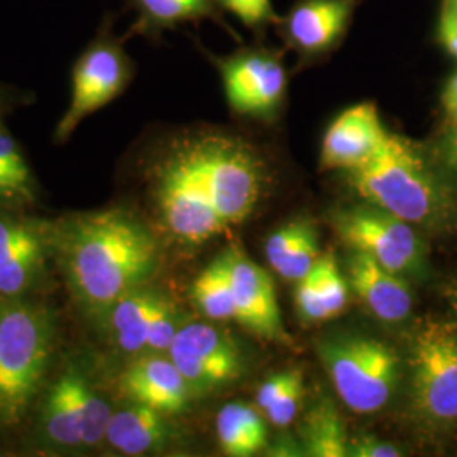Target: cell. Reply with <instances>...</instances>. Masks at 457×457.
<instances>
[{
	"instance_id": "35",
	"label": "cell",
	"mask_w": 457,
	"mask_h": 457,
	"mask_svg": "<svg viewBox=\"0 0 457 457\" xmlns=\"http://www.w3.org/2000/svg\"><path fill=\"white\" fill-rule=\"evenodd\" d=\"M268 456H305L303 445L302 442L295 441L290 436H283L278 439L277 444H273L271 447H268Z\"/></svg>"
},
{
	"instance_id": "19",
	"label": "cell",
	"mask_w": 457,
	"mask_h": 457,
	"mask_svg": "<svg viewBox=\"0 0 457 457\" xmlns=\"http://www.w3.org/2000/svg\"><path fill=\"white\" fill-rule=\"evenodd\" d=\"M173 439L170 415L129 402L114 409L104 445L119 456H147L163 453Z\"/></svg>"
},
{
	"instance_id": "33",
	"label": "cell",
	"mask_w": 457,
	"mask_h": 457,
	"mask_svg": "<svg viewBox=\"0 0 457 457\" xmlns=\"http://www.w3.org/2000/svg\"><path fill=\"white\" fill-rule=\"evenodd\" d=\"M441 104L447 131L457 132V70L447 79L442 88Z\"/></svg>"
},
{
	"instance_id": "8",
	"label": "cell",
	"mask_w": 457,
	"mask_h": 457,
	"mask_svg": "<svg viewBox=\"0 0 457 457\" xmlns=\"http://www.w3.org/2000/svg\"><path fill=\"white\" fill-rule=\"evenodd\" d=\"M222 80L228 109L256 120H275L288 94V71L283 49L264 41L241 46L228 56H217L200 46Z\"/></svg>"
},
{
	"instance_id": "34",
	"label": "cell",
	"mask_w": 457,
	"mask_h": 457,
	"mask_svg": "<svg viewBox=\"0 0 457 457\" xmlns=\"http://www.w3.org/2000/svg\"><path fill=\"white\" fill-rule=\"evenodd\" d=\"M439 158L442 164L457 179V132H449L444 136L439 146Z\"/></svg>"
},
{
	"instance_id": "23",
	"label": "cell",
	"mask_w": 457,
	"mask_h": 457,
	"mask_svg": "<svg viewBox=\"0 0 457 457\" xmlns=\"http://www.w3.org/2000/svg\"><path fill=\"white\" fill-rule=\"evenodd\" d=\"M37 181L26 154L0 114V205L26 209L33 205Z\"/></svg>"
},
{
	"instance_id": "28",
	"label": "cell",
	"mask_w": 457,
	"mask_h": 457,
	"mask_svg": "<svg viewBox=\"0 0 457 457\" xmlns=\"http://www.w3.org/2000/svg\"><path fill=\"white\" fill-rule=\"evenodd\" d=\"M305 395V385H303V373L300 370H294L292 379L283 388V392L278 395L273 403L264 410L268 420L277 427H288L295 420L302 400Z\"/></svg>"
},
{
	"instance_id": "1",
	"label": "cell",
	"mask_w": 457,
	"mask_h": 457,
	"mask_svg": "<svg viewBox=\"0 0 457 457\" xmlns=\"http://www.w3.org/2000/svg\"><path fill=\"white\" fill-rule=\"evenodd\" d=\"M146 175L166 234L180 245H200L253 213L270 168L262 149L241 134L190 128L147 147Z\"/></svg>"
},
{
	"instance_id": "3",
	"label": "cell",
	"mask_w": 457,
	"mask_h": 457,
	"mask_svg": "<svg viewBox=\"0 0 457 457\" xmlns=\"http://www.w3.org/2000/svg\"><path fill=\"white\" fill-rule=\"evenodd\" d=\"M358 195L415 228H441L453 212L445 183L422 147L390 131L375 156L347 173Z\"/></svg>"
},
{
	"instance_id": "14",
	"label": "cell",
	"mask_w": 457,
	"mask_h": 457,
	"mask_svg": "<svg viewBox=\"0 0 457 457\" xmlns=\"http://www.w3.org/2000/svg\"><path fill=\"white\" fill-rule=\"evenodd\" d=\"M234 298V320L256 337L278 344H290L278 305L273 279L237 247L226 251Z\"/></svg>"
},
{
	"instance_id": "12",
	"label": "cell",
	"mask_w": 457,
	"mask_h": 457,
	"mask_svg": "<svg viewBox=\"0 0 457 457\" xmlns=\"http://www.w3.org/2000/svg\"><path fill=\"white\" fill-rule=\"evenodd\" d=\"M166 354L185 376L194 395L228 386L245 371L237 343L226 330L207 322L183 324Z\"/></svg>"
},
{
	"instance_id": "26",
	"label": "cell",
	"mask_w": 457,
	"mask_h": 457,
	"mask_svg": "<svg viewBox=\"0 0 457 457\" xmlns=\"http://www.w3.org/2000/svg\"><path fill=\"white\" fill-rule=\"evenodd\" d=\"M217 5L254 34L256 41H264L268 29L279 19L271 0H217Z\"/></svg>"
},
{
	"instance_id": "4",
	"label": "cell",
	"mask_w": 457,
	"mask_h": 457,
	"mask_svg": "<svg viewBox=\"0 0 457 457\" xmlns=\"http://www.w3.org/2000/svg\"><path fill=\"white\" fill-rule=\"evenodd\" d=\"M56 341L54 312L31 300L0 298V427H14L46 385Z\"/></svg>"
},
{
	"instance_id": "5",
	"label": "cell",
	"mask_w": 457,
	"mask_h": 457,
	"mask_svg": "<svg viewBox=\"0 0 457 457\" xmlns=\"http://www.w3.org/2000/svg\"><path fill=\"white\" fill-rule=\"evenodd\" d=\"M114 413L88 368L70 362L41 392L33 442L39 453L83 456L100 449Z\"/></svg>"
},
{
	"instance_id": "20",
	"label": "cell",
	"mask_w": 457,
	"mask_h": 457,
	"mask_svg": "<svg viewBox=\"0 0 457 457\" xmlns=\"http://www.w3.org/2000/svg\"><path fill=\"white\" fill-rule=\"evenodd\" d=\"M164 300L166 295L143 285L120 296L102 317L120 353L134 358L146 354L151 328Z\"/></svg>"
},
{
	"instance_id": "10",
	"label": "cell",
	"mask_w": 457,
	"mask_h": 457,
	"mask_svg": "<svg viewBox=\"0 0 457 457\" xmlns=\"http://www.w3.org/2000/svg\"><path fill=\"white\" fill-rule=\"evenodd\" d=\"M411 407L428 424L457 422V328L420 327L411 341Z\"/></svg>"
},
{
	"instance_id": "24",
	"label": "cell",
	"mask_w": 457,
	"mask_h": 457,
	"mask_svg": "<svg viewBox=\"0 0 457 457\" xmlns=\"http://www.w3.org/2000/svg\"><path fill=\"white\" fill-rule=\"evenodd\" d=\"M305 456L347 457L349 436L337 405L322 396L307 411L300 428Z\"/></svg>"
},
{
	"instance_id": "39",
	"label": "cell",
	"mask_w": 457,
	"mask_h": 457,
	"mask_svg": "<svg viewBox=\"0 0 457 457\" xmlns=\"http://www.w3.org/2000/svg\"><path fill=\"white\" fill-rule=\"evenodd\" d=\"M4 112H5V109H2V107H0V114H4Z\"/></svg>"
},
{
	"instance_id": "6",
	"label": "cell",
	"mask_w": 457,
	"mask_h": 457,
	"mask_svg": "<svg viewBox=\"0 0 457 457\" xmlns=\"http://www.w3.org/2000/svg\"><path fill=\"white\" fill-rule=\"evenodd\" d=\"M317 353L337 396L351 411L376 413L392 402L400 383V358L388 344L343 334L320 341Z\"/></svg>"
},
{
	"instance_id": "18",
	"label": "cell",
	"mask_w": 457,
	"mask_h": 457,
	"mask_svg": "<svg viewBox=\"0 0 457 457\" xmlns=\"http://www.w3.org/2000/svg\"><path fill=\"white\" fill-rule=\"evenodd\" d=\"M124 11H132L136 19L122 37H145L147 43L158 45L164 33L180 28L181 24L212 21L236 39H241L224 19L217 0H124Z\"/></svg>"
},
{
	"instance_id": "7",
	"label": "cell",
	"mask_w": 457,
	"mask_h": 457,
	"mask_svg": "<svg viewBox=\"0 0 457 457\" xmlns=\"http://www.w3.org/2000/svg\"><path fill=\"white\" fill-rule=\"evenodd\" d=\"M117 16L105 12L87 48L71 66V100L53 132L54 145H65L87 117L120 97L136 75L126 39L115 36Z\"/></svg>"
},
{
	"instance_id": "22",
	"label": "cell",
	"mask_w": 457,
	"mask_h": 457,
	"mask_svg": "<svg viewBox=\"0 0 457 457\" xmlns=\"http://www.w3.org/2000/svg\"><path fill=\"white\" fill-rule=\"evenodd\" d=\"M215 432L226 456H256L268 445V428L262 415L245 403L224 405L217 413Z\"/></svg>"
},
{
	"instance_id": "15",
	"label": "cell",
	"mask_w": 457,
	"mask_h": 457,
	"mask_svg": "<svg viewBox=\"0 0 457 457\" xmlns=\"http://www.w3.org/2000/svg\"><path fill=\"white\" fill-rule=\"evenodd\" d=\"M388 134L375 102L354 104L328 124L320 146V168L349 173L370 162Z\"/></svg>"
},
{
	"instance_id": "13",
	"label": "cell",
	"mask_w": 457,
	"mask_h": 457,
	"mask_svg": "<svg viewBox=\"0 0 457 457\" xmlns=\"http://www.w3.org/2000/svg\"><path fill=\"white\" fill-rule=\"evenodd\" d=\"M366 0H296L275 24L298 66L319 63L339 48Z\"/></svg>"
},
{
	"instance_id": "2",
	"label": "cell",
	"mask_w": 457,
	"mask_h": 457,
	"mask_svg": "<svg viewBox=\"0 0 457 457\" xmlns=\"http://www.w3.org/2000/svg\"><path fill=\"white\" fill-rule=\"evenodd\" d=\"M53 245L73 298L100 319L160 262L156 236L124 209L68 215L53 224Z\"/></svg>"
},
{
	"instance_id": "21",
	"label": "cell",
	"mask_w": 457,
	"mask_h": 457,
	"mask_svg": "<svg viewBox=\"0 0 457 457\" xmlns=\"http://www.w3.org/2000/svg\"><path fill=\"white\" fill-rule=\"evenodd\" d=\"M264 253L279 277L298 281L320 258L317 228L309 219L288 222L268 237Z\"/></svg>"
},
{
	"instance_id": "11",
	"label": "cell",
	"mask_w": 457,
	"mask_h": 457,
	"mask_svg": "<svg viewBox=\"0 0 457 457\" xmlns=\"http://www.w3.org/2000/svg\"><path fill=\"white\" fill-rule=\"evenodd\" d=\"M54 258L53 224L0 205V298L29 296Z\"/></svg>"
},
{
	"instance_id": "9",
	"label": "cell",
	"mask_w": 457,
	"mask_h": 457,
	"mask_svg": "<svg viewBox=\"0 0 457 457\" xmlns=\"http://www.w3.org/2000/svg\"><path fill=\"white\" fill-rule=\"evenodd\" d=\"M337 237L353 253H362L400 277H424L427 249L415 226L364 202L330 215Z\"/></svg>"
},
{
	"instance_id": "36",
	"label": "cell",
	"mask_w": 457,
	"mask_h": 457,
	"mask_svg": "<svg viewBox=\"0 0 457 457\" xmlns=\"http://www.w3.org/2000/svg\"><path fill=\"white\" fill-rule=\"evenodd\" d=\"M19 100H22V97H21L19 94H16V90H12V88H9V87H4V85L0 83V107H2V109L9 111Z\"/></svg>"
},
{
	"instance_id": "32",
	"label": "cell",
	"mask_w": 457,
	"mask_h": 457,
	"mask_svg": "<svg viewBox=\"0 0 457 457\" xmlns=\"http://www.w3.org/2000/svg\"><path fill=\"white\" fill-rule=\"evenodd\" d=\"M294 375V370L290 371H283V373H278V375L270 376L262 386L260 390L256 392V407L262 410L264 413V410L268 409L273 400L277 398L279 393L283 392V388L288 385V381L292 379Z\"/></svg>"
},
{
	"instance_id": "38",
	"label": "cell",
	"mask_w": 457,
	"mask_h": 457,
	"mask_svg": "<svg viewBox=\"0 0 457 457\" xmlns=\"http://www.w3.org/2000/svg\"><path fill=\"white\" fill-rule=\"evenodd\" d=\"M2 456H7V454H5V453H4V449H2V447H0V457Z\"/></svg>"
},
{
	"instance_id": "29",
	"label": "cell",
	"mask_w": 457,
	"mask_h": 457,
	"mask_svg": "<svg viewBox=\"0 0 457 457\" xmlns=\"http://www.w3.org/2000/svg\"><path fill=\"white\" fill-rule=\"evenodd\" d=\"M295 303H296V311L305 322L327 320L317 262L305 277L296 281Z\"/></svg>"
},
{
	"instance_id": "17",
	"label": "cell",
	"mask_w": 457,
	"mask_h": 457,
	"mask_svg": "<svg viewBox=\"0 0 457 457\" xmlns=\"http://www.w3.org/2000/svg\"><path fill=\"white\" fill-rule=\"evenodd\" d=\"M347 275L351 288L379 320L398 324L409 319L413 309V294L405 278L362 253L349 256Z\"/></svg>"
},
{
	"instance_id": "37",
	"label": "cell",
	"mask_w": 457,
	"mask_h": 457,
	"mask_svg": "<svg viewBox=\"0 0 457 457\" xmlns=\"http://www.w3.org/2000/svg\"><path fill=\"white\" fill-rule=\"evenodd\" d=\"M449 300H451V307H453V311L456 312L457 315V283L451 288V292H449Z\"/></svg>"
},
{
	"instance_id": "27",
	"label": "cell",
	"mask_w": 457,
	"mask_h": 457,
	"mask_svg": "<svg viewBox=\"0 0 457 457\" xmlns=\"http://www.w3.org/2000/svg\"><path fill=\"white\" fill-rule=\"evenodd\" d=\"M319 270V281H320V292L322 302L326 311L327 320L334 319L343 313L347 305V281L341 275V270L337 266V260L332 253L320 254L317 262Z\"/></svg>"
},
{
	"instance_id": "31",
	"label": "cell",
	"mask_w": 457,
	"mask_h": 457,
	"mask_svg": "<svg viewBox=\"0 0 457 457\" xmlns=\"http://www.w3.org/2000/svg\"><path fill=\"white\" fill-rule=\"evenodd\" d=\"M347 456L351 457H400L402 449L390 442L381 441L371 434H361L358 437H349Z\"/></svg>"
},
{
	"instance_id": "25",
	"label": "cell",
	"mask_w": 457,
	"mask_h": 457,
	"mask_svg": "<svg viewBox=\"0 0 457 457\" xmlns=\"http://www.w3.org/2000/svg\"><path fill=\"white\" fill-rule=\"evenodd\" d=\"M196 309L212 322L234 320V298L228 275V254L217 256L192 285Z\"/></svg>"
},
{
	"instance_id": "16",
	"label": "cell",
	"mask_w": 457,
	"mask_h": 457,
	"mask_svg": "<svg viewBox=\"0 0 457 457\" xmlns=\"http://www.w3.org/2000/svg\"><path fill=\"white\" fill-rule=\"evenodd\" d=\"M119 383L129 402L146 405L170 417L185 411L194 395L188 381L166 353L136 356Z\"/></svg>"
},
{
	"instance_id": "30",
	"label": "cell",
	"mask_w": 457,
	"mask_h": 457,
	"mask_svg": "<svg viewBox=\"0 0 457 457\" xmlns=\"http://www.w3.org/2000/svg\"><path fill=\"white\" fill-rule=\"evenodd\" d=\"M437 41L447 54L457 60V0H441Z\"/></svg>"
}]
</instances>
